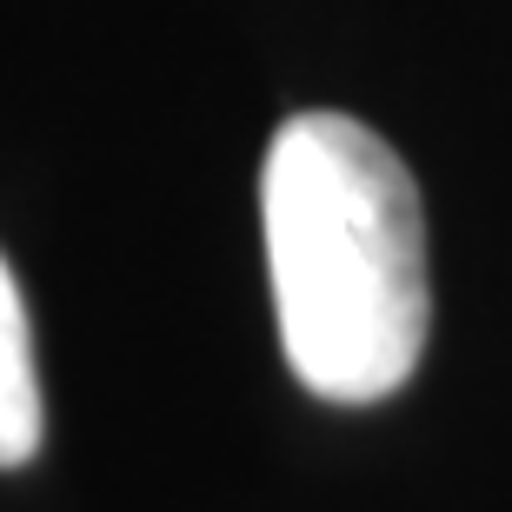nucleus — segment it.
<instances>
[{
  "mask_svg": "<svg viewBox=\"0 0 512 512\" xmlns=\"http://www.w3.org/2000/svg\"><path fill=\"white\" fill-rule=\"evenodd\" d=\"M47 433V406H40V373H34V326L20 306V286L0 260V473L27 466Z\"/></svg>",
  "mask_w": 512,
  "mask_h": 512,
  "instance_id": "2",
  "label": "nucleus"
},
{
  "mask_svg": "<svg viewBox=\"0 0 512 512\" xmlns=\"http://www.w3.org/2000/svg\"><path fill=\"white\" fill-rule=\"evenodd\" d=\"M260 227L293 380L333 406L399 393L433 326L406 160L353 114H293L260 167Z\"/></svg>",
  "mask_w": 512,
  "mask_h": 512,
  "instance_id": "1",
  "label": "nucleus"
}]
</instances>
